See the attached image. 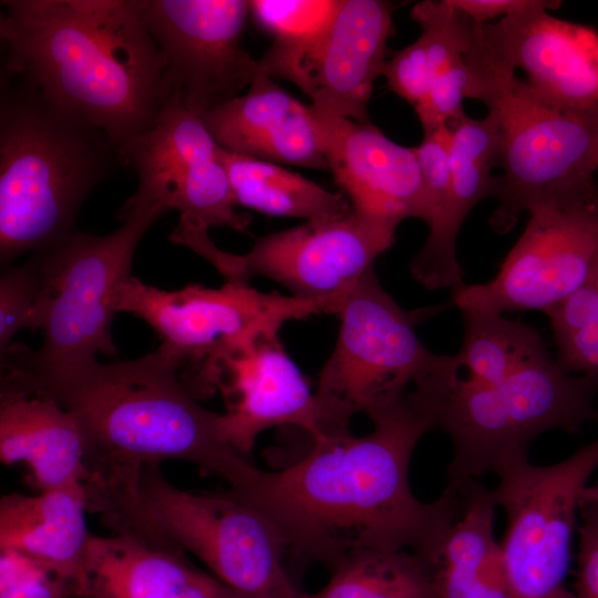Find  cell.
Listing matches in <instances>:
<instances>
[{
    "label": "cell",
    "mask_w": 598,
    "mask_h": 598,
    "mask_svg": "<svg viewBox=\"0 0 598 598\" xmlns=\"http://www.w3.org/2000/svg\"><path fill=\"white\" fill-rule=\"evenodd\" d=\"M373 430L310 439L308 453L277 472L255 468L241 491L286 549L330 569L362 549L410 550L433 564L463 508L461 491L419 501L409 467L422 436L436 427V402L414 388L372 416ZM234 491V489H233Z\"/></svg>",
    "instance_id": "cell-1"
},
{
    "label": "cell",
    "mask_w": 598,
    "mask_h": 598,
    "mask_svg": "<svg viewBox=\"0 0 598 598\" xmlns=\"http://www.w3.org/2000/svg\"><path fill=\"white\" fill-rule=\"evenodd\" d=\"M6 75L104 131L121 155L168 102L141 0H4Z\"/></svg>",
    "instance_id": "cell-2"
},
{
    "label": "cell",
    "mask_w": 598,
    "mask_h": 598,
    "mask_svg": "<svg viewBox=\"0 0 598 598\" xmlns=\"http://www.w3.org/2000/svg\"><path fill=\"white\" fill-rule=\"evenodd\" d=\"M7 374L52 396L79 420L87 443L84 484L182 460L239 491L256 467L227 441L221 414L202 406L157 350L135 360L96 361L42 375Z\"/></svg>",
    "instance_id": "cell-3"
},
{
    "label": "cell",
    "mask_w": 598,
    "mask_h": 598,
    "mask_svg": "<svg viewBox=\"0 0 598 598\" xmlns=\"http://www.w3.org/2000/svg\"><path fill=\"white\" fill-rule=\"evenodd\" d=\"M118 165L102 130L68 114L33 87L2 78L0 261L45 252L76 231L80 209Z\"/></svg>",
    "instance_id": "cell-4"
},
{
    "label": "cell",
    "mask_w": 598,
    "mask_h": 598,
    "mask_svg": "<svg viewBox=\"0 0 598 598\" xmlns=\"http://www.w3.org/2000/svg\"><path fill=\"white\" fill-rule=\"evenodd\" d=\"M467 97L485 104L498 133L496 209L489 225L508 233L523 213L596 190L598 104L558 109L488 55L477 34L465 53Z\"/></svg>",
    "instance_id": "cell-5"
},
{
    "label": "cell",
    "mask_w": 598,
    "mask_h": 598,
    "mask_svg": "<svg viewBox=\"0 0 598 598\" xmlns=\"http://www.w3.org/2000/svg\"><path fill=\"white\" fill-rule=\"evenodd\" d=\"M113 533L161 536L198 557L227 587L251 596L298 598L283 566L286 546L268 519L231 488H177L159 464L101 492L91 504Z\"/></svg>",
    "instance_id": "cell-6"
},
{
    "label": "cell",
    "mask_w": 598,
    "mask_h": 598,
    "mask_svg": "<svg viewBox=\"0 0 598 598\" xmlns=\"http://www.w3.org/2000/svg\"><path fill=\"white\" fill-rule=\"evenodd\" d=\"M597 392V377L569 372L550 355L495 384L471 381L457 370L436 415L453 448L445 488L458 491L528 458L529 444L542 433H578L598 423Z\"/></svg>",
    "instance_id": "cell-7"
},
{
    "label": "cell",
    "mask_w": 598,
    "mask_h": 598,
    "mask_svg": "<svg viewBox=\"0 0 598 598\" xmlns=\"http://www.w3.org/2000/svg\"><path fill=\"white\" fill-rule=\"evenodd\" d=\"M167 210L155 203L130 197L118 212L122 226L107 235L76 231L38 255L43 287L33 329L43 330L41 347L32 351L12 344L0 361L19 372L42 375L116 355L111 324L114 298L131 276L135 250L148 228Z\"/></svg>",
    "instance_id": "cell-8"
},
{
    "label": "cell",
    "mask_w": 598,
    "mask_h": 598,
    "mask_svg": "<svg viewBox=\"0 0 598 598\" xmlns=\"http://www.w3.org/2000/svg\"><path fill=\"white\" fill-rule=\"evenodd\" d=\"M116 312L147 322L161 340L156 349L172 362L200 400L217 391L220 368L235 352L290 320L323 313L315 302L279 292H261L245 282L220 288L189 283L163 290L130 277L114 298Z\"/></svg>",
    "instance_id": "cell-9"
},
{
    "label": "cell",
    "mask_w": 598,
    "mask_h": 598,
    "mask_svg": "<svg viewBox=\"0 0 598 598\" xmlns=\"http://www.w3.org/2000/svg\"><path fill=\"white\" fill-rule=\"evenodd\" d=\"M441 307L403 309L370 269L343 297L336 346L324 363L316 398L324 431L349 429L357 414L369 417L425 380L445 355L430 351L416 324Z\"/></svg>",
    "instance_id": "cell-10"
},
{
    "label": "cell",
    "mask_w": 598,
    "mask_h": 598,
    "mask_svg": "<svg viewBox=\"0 0 598 598\" xmlns=\"http://www.w3.org/2000/svg\"><path fill=\"white\" fill-rule=\"evenodd\" d=\"M598 467V437L565 460L528 458L498 474L492 488L507 517L501 544L511 598H576L566 586L582 488Z\"/></svg>",
    "instance_id": "cell-11"
},
{
    "label": "cell",
    "mask_w": 598,
    "mask_h": 598,
    "mask_svg": "<svg viewBox=\"0 0 598 598\" xmlns=\"http://www.w3.org/2000/svg\"><path fill=\"white\" fill-rule=\"evenodd\" d=\"M398 226L357 214L308 220L269 234L244 255L209 249L208 260L230 282L271 279L291 296L333 315L343 297L395 240Z\"/></svg>",
    "instance_id": "cell-12"
},
{
    "label": "cell",
    "mask_w": 598,
    "mask_h": 598,
    "mask_svg": "<svg viewBox=\"0 0 598 598\" xmlns=\"http://www.w3.org/2000/svg\"><path fill=\"white\" fill-rule=\"evenodd\" d=\"M528 215L497 275L453 290V306L461 311L547 315L579 288L598 250V189L538 206Z\"/></svg>",
    "instance_id": "cell-13"
},
{
    "label": "cell",
    "mask_w": 598,
    "mask_h": 598,
    "mask_svg": "<svg viewBox=\"0 0 598 598\" xmlns=\"http://www.w3.org/2000/svg\"><path fill=\"white\" fill-rule=\"evenodd\" d=\"M165 65L168 99L202 116L240 95L259 74L241 44L249 14L244 0H141Z\"/></svg>",
    "instance_id": "cell-14"
},
{
    "label": "cell",
    "mask_w": 598,
    "mask_h": 598,
    "mask_svg": "<svg viewBox=\"0 0 598 598\" xmlns=\"http://www.w3.org/2000/svg\"><path fill=\"white\" fill-rule=\"evenodd\" d=\"M219 147L202 117L171 99L122 152L137 175L133 196L194 220L214 216L230 193Z\"/></svg>",
    "instance_id": "cell-15"
},
{
    "label": "cell",
    "mask_w": 598,
    "mask_h": 598,
    "mask_svg": "<svg viewBox=\"0 0 598 598\" xmlns=\"http://www.w3.org/2000/svg\"><path fill=\"white\" fill-rule=\"evenodd\" d=\"M560 1L516 12L482 27L493 61L516 72L545 102L558 109L598 104V31L563 20L548 11Z\"/></svg>",
    "instance_id": "cell-16"
},
{
    "label": "cell",
    "mask_w": 598,
    "mask_h": 598,
    "mask_svg": "<svg viewBox=\"0 0 598 598\" xmlns=\"http://www.w3.org/2000/svg\"><path fill=\"white\" fill-rule=\"evenodd\" d=\"M321 148L352 209L399 226L429 220L425 185L414 147L391 141L369 121L322 112L311 104Z\"/></svg>",
    "instance_id": "cell-17"
},
{
    "label": "cell",
    "mask_w": 598,
    "mask_h": 598,
    "mask_svg": "<svg viewBox=\"0 0 598 598\" xmlns=\"http://www.w3.org/2000/svg\"><path fill=\"white\" fill-rule=\"evenodd\" d=\"M267 333L227 358L217 390L227 441L248 457L257 436L275 426H290L315 439L324 432L316 394L278 337Z\"/></svg>",
    "instance_id": "cell-18"
},
{
    "label": "cell",
    "mask_w": 598,
    "mask_h": 598,
    "mask_svg": "<svg viewBox=\"0 0 598 598\" xmlns=\"http://www.w3.org/2000/svg\"><path fill=\"white\" fill-rule=\"evenodd\" d=\"M393 3L338 0L330 22L291 81L322 112L368 121L373 83L386 63Z\"/></svg>",
    "instance_id": "cell-19"
},
{
    "label": "cell",
    "mask_w": 598,
    "mask_h": 598,
    "mask_svg": "<svg viewBox=\"0 0 598 598\" xmlns=\"http://www.w3.org/2000/svg\"><path fill=\"white\" fill-rule=\"evenodd\" d=\"M200 117L226 151L275 164L328 171L311 106L267 75L258 74L246 93Z\"/></svg>",
    "instance_id": "cell-20"
},
{
    "label": "cell",
    "mask_w": 598,
    "mask_h": 598,
    "mask_svg": "<svg viewBox=\"0 0 598 598\" xmlns=\"http://www.w3.org/2000/svg\"><path fill=\"white\" fill-rule=\"evenodd\" d=\"M87 443L73 413L52 396L1 377L0 460L24 463L40 492L84 483Z\"/></svg>",
    "instance_id": "cell-21"
},
{
    "label": "cell",
    "mask_w": 598,
    "mask_h": 598,
    "mask_svg": "<svg viewBox=\"0 0 598 598\" xmlns=\"http://www.w3.org/2000/svg\"><path fill=\"white\" fill-rule=\"evenodd\" d=\"M85 598H216L219 580L169 540L137 532L90 536Z\"/></svg>",
    "instance_id": "cell-22"
},
{
    "label": "cell",
    "mask_w": 598,
    "mask_h": 598,
    "mask_svg": "<svg viewBox=\"0 0 598 598\" xmlns=\"http://www.w3.org/2000/svg\"><path fill=\"white\" fill-rule=\"evenodd\" d=\"M452 187L444 217L410 262L414 279L430 290H455L464 285L456 257V238L470 212L484 198L495 196L498 133L487 114H466L448 123Z\"/></svg>",
    "instance_id": "cell-23"
},
{
    "label": "cell",
    "mask_w": 598,
    "mask_h": 598,
    "mask_svg": "<svg viewBox=\"0 0 598 598\" xmlns=\"http://www.w3.org/2000/svg\"><path fill=\"white\" fill-rule=\"evenodd\" d=\"M83 484L11 493L0 501V549L24 553L79 581L86 595L85 559L91 534Z\"/></svg>",
    "instance_id": "cell-24"
},
{
    "label": "cell",
    "mask_w": 598,
    "mask_h": 598,
    "mask_svg": "<svg viewBox=\"0 0 598 598\" xmlns=\"http://www.w3.org/2000/svg\"><path fill=\"white\" fill-rule=\"evenodd\" d=\"M463 508L432 564L437 598H511L492 488L471 481L460 488Z\"/></svg>",
    "instance_id": "cell-25"
},
{
    "label": "cell",
    "mask_w": 598,
    "mask_h": 598,
    "mask_svg": "<svg viewBox=\"0 0 598 598\" xmlns=\"http://www.w3.org/2000/svg\"><path fill=\"white\" fill-rule=\"evenodd\" d=\"M236 205L259 213L317 220L349 214L346 195L330 192L278 164L219 147Z\"/></svg>",
    "instance_id": "cell-26"
},
{
    "label": "cell",
    "mask_w": 598,
    "mask_h": 598,
    "mask_svg": "<svg viewBox=\"0 0 598 598\" xmlns=\"http://www.w3.org/2000/svg\"><path fill=\"white\" fill-rule=\"evenodd\" d=\"M298 598H437L433 566L410 550L362 549L331 568L328 582Z\"/></svg>",
    "instance_id": "cell-27"
},
{
    "label": "cell",
    "mask_w": 598,
    "mask_h": 598,
    "mask_svg": "<svg viewBox=\"0 0 598 598\" xmlns=\"http://www.w3.org/2000/svg\"><path fill=\"white\" fill-rule=\"evenodd\" d=\"M461 312L464 337L454 355L458 372L471 381L495 384L550 355L543 337L532 324L503 315Z\"/></svg>",
    "instance_id": "cell-28"
},
{
    "label": "cell",
    "mask_w": 598,
    "mask_h": 598,
    "mask_svg": "<svg viewBox=\"0 0 598 598\" xmlns=\"http://www.w3.org/2000/svg\"><path fill=\"white\" fill-rule=\"evenodd\" d=\"M338 0H254L249 13L274 37L258 59L259 74L290 81L322 38Z\"/></svg>",
    "instance_id": "cell-29"
},
{
    "label": "cell",
    "mask_w": 598,
    "mask_h": 598,
    "mask_svg": "<svg viewBox=\"0 0 598 598\" xmlns=\"http://www.w3.org/2000/svg\"><path fill=\"white\" fill-rule=\"evenodd\" d=\"M547 316L559 364L598 378V250L579 288Z\"/></svg>",
    "instance_id": "cell-30"
},
{
    "label": "cell",
    "mask_w": 598,
    "mask_h": 598,
    "mask_svg": "<svg viewBox=\"0 0 598 598\" xmlns=\"http://www.w3.org/2000/svg\"><path fill=\"white\" fill-rule=\"evenodd\" d=\"M0 598H84L82 585L14 549H0Z\"/></svg>",
    "instance_id": "cell-31"
},
{
    "label": "cell",
    "mask_w": 598,
    "mask_h": 598,
    "mask_svg": "<svg viewBox=\"0 0 598 598\" xmlns=\"http://www.w3.org/2000/svg\"><path fill=\"white\" fill-rule=\"evenodd\" d=\"M43 287L38 255L24 264L10 267L0 279V360L20 329H33L35 309Z\"/></svg>",
    "instance_id": "cell-32"
},
{
    "label": "cell",
    "mask_w": 598,
    "mask_h": 598,
    "mask_svg": "<svg viewBox=\"0 0 598 598\" xmlns=\"http://www.w3.org/2000/svg\"><path fill=\"white\" fill-rule=\"evenodd\" d=\"M450 142L451 130L448 124H444L423 131L422 142L413 146L426 190L429 233L441 224L450 198L452 187Z\"/></svg>",
    "instance_id": "cell-33"
},
{
    "label": "cell",
    "mask_w": 598,
    "mask_h": 598,
    "mask_svg": "<svg viewBox=\"0 0 598 598\" xmlns=\"http://www.w3.org/2000/svg\"><path fill=\"white\" fill-rule=\"evenodd\" d=\"M382 75L389 89L414 109L421 105L430 89L426 48L420 35L414 42L392 53Z\"/></svg>",
    "instance_id": "cell-34"
},
{
    "label": "cell",
    "mask_w": 598,
    "mask_h": 598,
    "mask_svg": "<svg viewBox=\"0 0 598 598\" xmlns=\"http://www.w3.org/2000/svg\"><path fill=\"white\" fill-rule=\"evenodd\" d=\"M579 554L577 571L598 576V480L587 484L578 501Z\"/></svg>",
    "instance_id": "cell-35"
},
{
    "label": "cell",
    "mask_w": 598,
    "mask_h": 598,
    "mask_svg": "<svg viewBox=\"0 0 598 598\" xmlns=\"http://www.w3.org/2000/svg\"><path fill=\"white\" fill-rule=\"evenodd\" d=\"M451 3L478 25L491 23L516 12L539 6L543 0H450Z\"/></svg>",
    "instance_id": "cell-36"
},
{
    "label": "cell",
    "mask_w": 598,
    "mask_h": 598,
    "mask_svg": "<svg viewBox=\"0 0 598 598\" xmlns=\"http://www.w3.org/2000/svg\"><path fill=\"white\" fill-rule=\"evenodd\" d=\"M216 598H268V597L246 595V594L236 591L219 581Z\"/></svg>",
    "instance_id": "cell-37"
}]
</instances>
